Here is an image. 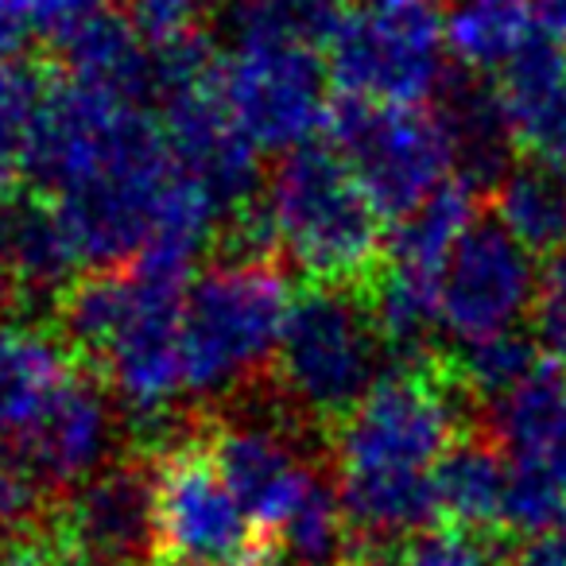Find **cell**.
Returning <instances> with one entry per match:
<instances>
[{
    "label": "cell",
    "instance_id": "7402d4cb",
    "mask_svg": "<svg viewBox=\"0 0 566 566\" xmlns=\"http://www.w3.org/2000/svg\"><path fill=\"white\" fill-rule=\"evenodd\" d=\"M489 213L539 260L555 256L566 244V175L520 159L516 171L489 195Z\"/></svg>",
    "mask_w": 566,
    "mask_h": 566
},
{
    "label": "cell",
    "instance_id": "8d00e7d4",
    "mask_svg": "<svg viewBox=\"0 0 566 566\" xmlns=\"http://www.w3.org/2000/svg\"><path fill=\"white\" fill-rule=\"evenodd\" d=\"M12 318H20V300L12 287L9 264H4V249H0V323H12Z\"/></svg>",
    "mask_w": 566,
    "mask_h": 566
},
{
    "label": "cell",
    "instance_id": "4316f807",
    "mask_svg": "<svg viewBox=\"0 0 566 566\" xmlns=\"http://www.w3.org/2000/svg\"><path fill=\"white\" fill-rule=\"evenodd\" d=\"M51 78L32 59H0V148L24 159L28 136L48 102Z\"/></svg>",
    "mask_w": 566,
    "mask_h": 566
},
{
    "label": "cell",
    "instance_id": "83f0119b",
    "mask_svg": "<svg viewBox=\"0 0 566 566\" xmlns=\"http://www.w3.org/2000/svg\"><path fill=\"white\" fill-rule=\"evenodd\" d=\"M509 125L516 136L520 159L566 175V86L539 97L527 109L509 113Z\"/></svg>",
    "mask_w": 566,
    "mask_h": 566
},
{
    "label": "cell",
    "instance_id": "3957f363",
    "mask_svg": "<svg viewBox=\"0 0 566 566\" xmlns=\"http://www.w3.org/2000/svg\"><path fill=\"white\" fill-rule=\"evenodd\" d=\"M283 256L315 283L365 292L385 268V218L331 140L303 144L275 164L264 187Z\"/></svg>",
    "mask_w": 566,
    "mask_h": 566
},
{
    "label": "cell",
    "instance_id": "5bb4252c",
    "mask_svg": "<svg viewBox=\"0 0 566 566\" xmlns=\"http://www.w3.org/2000/svg\"><path fill=\"white\" fill-rule=\"evenodd\" d=\"M434 113L442 117L450 144H454V175L489 202V195L520 167V148L501 94H496V82L454 71L439 90Z\"/></svg>",
    "mask_w": 566,
    "mask_h": 566
},
{
    "label": "cell",
    "instance_id": "1f68e13d",
    "mask_svg": "<svg viewBox=\"0 0 566 566\" xmlns=\"http://www.w3.org/2000/svg\"><path fill=\"white\" fill-rule=\"evenodd\" d=\"M32 35V0H0V59H20Z\"/></svg>",
    "mask_w": 566,
    "mask_h": 566
},
{
    "label": "cell",
    "instance_id": "8fae6325",
    "mask_svg": "<svg viewBox=\"0 0 566 566\" xmlns=\"http://www.w3.org/2000/svg\"><path fill=\"white\" fill-rule=\"evenodd\" d=\"M9 442L24 458L43 493L59 504L94 473H102L113 458L125 454L117 396L97 373L78 365L43 403L40 416Z\"/></svg>",
    "mask_w": 566,
    "mask_h": 566
},
{
    "label": "cell",
    "instance_id": "30bf717a",
    "mask_svg": "<svg viewBox=\"0 0 566 566\" xmlns=\"http://www.w3.org/2000/svg\"><path fill=\"white\" fill-rule=\"evenodd\" d=\"M71 566H156V462L120 454L55 504Z\"/></svg>",
    "mask_w": 566,
    "mask_h": 566
},
{
    "label": "cell",
    "instance_id": "5b68a950",
    "mask_svg": "<svg viewBox=\"0 0 566 566\" xmlns=\"http://www.w3.org/2000/svg\"><path fill=\"white\" fill-rule=\"evenodd\" d=\"M447 20L434 0H361L346 9L326 71L338 97L427 105L447 86Z\"/></svg>",
    "mask_w": 566,
    "mask_h": 566
},
{
    "label": "cell",
    "instance_id": "4dcf8cb0",
    "mask_svg": "<svg viewBox=\"0 0 566 566\" xmlns=\"http://www.w3.org/2000/svg\"><path fill=\"white\" fill-rule=\"evenodd\" d=\"M113 12V0H32V17H35V35L59 43L66 35H74L82 24Z\"/></svg>",
    "mask_w": 566,
    "mask_h": 566
},
{
    "label": "cell",
    "instance_id": "44dd1931",
    "mask_svg": "<svg viewBox=\"0 0 566 566\" xmlns=\"http://www.w3.org/2000/svg\"><path fill=\"white\" fill-rule=\"evenodd\" d=\"M442 20L447 55L470 74H501L535 40L532 0H454Z\"/></svg>",
    "mask_w": 566,
    "mask_h": 566
},
{
    "label": "cell",
    "instance_id": "277c9868",
    "mask_svg": "<svg viewBox=\"0 0 566 566\" xmlns=\"http://www.w3.org/2000/svg\"><path fill=\"white\" fill-rule=\"evenodd\" d=\"M478 411L450 369V349L427 361L388 365L354 416L331 434L334 473H427L458 434L478 427Z\"/></svg>",
    "mask_w": 566,
    "mask_h": 566
},
{
    "label": "cell",
    "instance_id": "4fadbf2b",
    "mask_svg": "<svg viewBox=\"0 0 566 566\" xmlns=\"http://www.w3.org/2000/svg\"><path fill=\"white\" fill-rule=\"evenodd\" d=\"M0 249L20 300V323L32 326H48L59 300L90 272L59 202L32 190L0 210Z\"/></svg>",
    "mask_w": 566,
    "mask_h": 566
},
{
    "label": "cell",
    "instance_id": "ffe728a7",
    "mask_svg": "<svg viewBox=\"0 0 566 566\" xmlns=\"http://www.w3.org/2000/svg\"><path fill=\"white\" fill-rule=\"evenodd\" d=\"M485 198L465 179L450 175L434 195H427L416 210L396 218L385 233V256L388 264L416 268V272L442 275V264L450 260L454 244L465 237V229L481 218Z\"/></svg>",
    "mask_w": 566,
    "mask_h": 566
},
{
    "label": "cell",
    "instance_id": "e0dca14e",
    "mask_svg": "<svg viewBox=\"0 0 566 566\" xmlns=\"http://www.w3.org/2000/svg\"><path fill=\"white\" fill-rule=\"evenodd\" d=\"M509 470V454L481 427L462 431L431 465L439 516L462 527H496L501 532Z\"/></svg>",
    "mask_w": 566,
    "mask_h": 566
},
{
    "label": "cell",
    "instance_id": "e575fe53",
    "mask_svg": "<svg viewBox=\"0 0 566 566\" xmlns=\"http://www.w3.org/2000/svg\"><path fill=\"white\" fill-rule=\"evenodd\" d=\"M20 179H24V159L0 148V210L20 195Z\"/></svg>",
    "mask_w": 566,
    "mask_h": 566
},
{
    "label": "cell",
    "instance_id": "836d02e7",
    "mask_svg": "<svg viewBox=\"0 0 566 566\" xmlns=\"http://www.w3.org/2000/svg\"><path fill=\"white\" fill-rule=\"evenodd\" d=\"M535 4V24L547 40L566 48V0H532Z\"/></svg>",
    "mask_w": 566,
    "mask_h": 566
},
{
    "label": "cell",
    "instance_id": "f546056e",
    "mask_svg": "<svg viewBox=\"0 0 566 566\" xmlns=\"http://www.w3.org/2000/svg\"><path fill=\"white\" fill-rule=\"evenodd\" d=\"M532 338L539 342L547 361L566 369V252H555L543 264L532 303Z\"/></svg>",
    "mask_w": 566,
    "mask_h": 566
},
{
    "label": "cell",
    "instance_id": "d6a6232c",
    "mask_svg": "<svg viewBox=\"0 0 566 566\" xmlns=\"http://www.w3.org/2000/svg\"><path fill=\"white\" fill-rule=\"evenodd\" d=\"M509 566H566V532L527 535L512 547Z\"/></svg>",
    "mask_w": 566,
    "mask_h": 566
},
{
    "label": "cell",
    "instance_id": "7a4b0ae2",
    "mask_svg": "<svg viewBox=\"0 0 566 566\" xmlns=\"http://www.w3.org/2000/svg\"><path fill=\"white\" fill-rule=\"evenodd\" d=\"M388 369V349L357 287L303 280L283 323L272 396L300 431L331 447Z\"/></svg>",
    "mask_w": 566,
    "mask_h": 566
},
{
    "label": "cell",
    "instance_id": "ac0fdd59",
    "mask_svg": "<svg viewBox=\"0 0 566 566\" xmlns=\"http://www.w3.org/2000/svg\"><path fill=\"white\" fill-rule=\"evenodd\" d=\"M59 59L66 66V78L113 90L136 105H148L156 97L151 48L136 35L125 12H105V17L82 24L78 32L59 43Z\"/></svg>",
    "mask_w": 566,
    "mask_h": 566
},
{
    "label": "cell",
    "instance_id": "d4e9b609",
    "mask_svg": "<svg viewBox=\"0 0 566 566\" xmlns=\"http://www.w3.org/2000/svg\"><path fill=\"white\" fill-rule=\"evenodd\" d=\"M566 520V485L551 470L547 458H520L509 470V489H504L501 532L504 535H543L555 532V524Z\"/></svg>",
    "mask_w": 566,
    "mask_h": 566
},
{
    "label": "cell",
    "instance_id": "7c38bea8",
    "mask_svg": "<svg viewBox=\"0 0 566 566\" xmlns=\"http://www.w3.org/2000/svg\"><path fill=\"white\" fill-rule=\"evenodd\" d=\"M159 125L167 133L175 164L210 190L221 218L264 195L268 182L256 144L241 133L213 86L167 97L159 105Z\"/></svg>",
    "mask_w": 566,
    "mask_h": 566
},
{
    "label": "cell",
    "instance_id": "ba28073f",
    "mask_svg": "<svg viewBox=\"0 0 566 566\" xmlns=\"http://www.w3.org/2000/svg\"><path fill=\"white\" fill-rule=\"evenodd\" d=\"M268 543L206 454L202 431L156 462V566H252Z\"/></svg>",
    "mask_w": 566,
    "mask_h": 566
},
{
    "label": "cell",
    "instance_id": "603a6c76",
    "mask_svg": "<svg viewBox=\"0 0 566 566\" xmlns=\"http://www.w3.org/2000/svg\"><path fill=\"white\" fill-rule=\"evenodd\" d=\"M268 547L287 555L295 566H338L354 551L346 512H342L338 473H334L331 458L315 465L307 489L283 516V524L275 527Z\"/></svg>",
    "mask_w": 566,
    "mask_h": 566
},
{
    "label": "cell",
    "instance_id": "8992f818",
    "mask_svg": "<svg viewBox=\"0 0 566 566\" xmlns=\"http://www.w3.org/2000/svg\"><path fill=\"white\" fill-rule=\"evenodd\" d=\"M326 136L361 179L369 202L392 226L454 175V144L427 105H373L334 97Z\"/></svg>",
    "mask_w": 566,
    "mask_h": 566
},
{
    "label": "cell",
    "instance_id": "2e32d148",
    "mask_svg": "<svg viewBox=\"0 0 566 566\" xmlns=\"http://www.w3.org/2000/svg\"><path fill=\"white\" fill-rule=\"evenodd\" d=\"M74 369L78 361L48 326L0 323V439H17Z\"/></svg>",
    "mask_w": 566,
    "mask_h": 566
},
{
    "label": "cell",
    "instance_id": "cb8c5ba5",
    "mask_svg": "<svg viewBox=\"0 0 566 566\" xmlns=\"http://www.w3.org/2000/svg\"><path fill=\"white\" fill-rule=\"evenodd\" d=\"M543 365V349L532 334L504 331L481 342H462L450 349V369L478 408L509 396Z\"/></svg>",
    "mask_w": 566,
    "mask_h": 566
},
{
    "label": "cell",
    "instance_id": "d6986e66",
    "mask_svg": "<svg viewBox=\"0 0 566 566\" xmlns=\"http://www.w3.org/2000/svg\"><path fill=\"white\" fill-rule=\"evenodd\" d=\"M478 427L512 458H547L566 439V369L543 365L509 396L478 411Z\"/></svg>",
    "mask_w": 566,
    "mask_h": 566
},
{
    "label": "cell",
    "instance_id": "d590c367",
    "mask_svg": "<svg viewBox=\"0 0 566 566\" xmlns=\"http://www.w3.org/2000/svg\"><path fill=\"white\" fill-rule=\"evenodd\" d=\"M338 566H403L396 547H354Z\"/></svg>",
    "mask_w": 566,
    "mask_h": 566
},
{
    "label": "cell",
    "instance_id": "9c48e42d",
    "mask_svg": "<svg viewBox=\"0 0 566 566\" xmlns=\"http://www.w3.org/2000/svg\"><path fill=\"white\" fill-rule=\"evenodd\" d=\"M543 264L493 213H481L442 264V331L462 346L516 331L532 315Z\"/></svg>",
    "mask_w": 566,
    "mask_h": 566
},
{
    "label": "cell",
    "instance_id": "6da1fadb",
    "mask_svg": "<svg viewBox=\"0 0 566 566\" xmlns=\"http://www.w3.org/2000/svg\"><path fill=\"white\" fill-rule=\"evenodd\" d=\"M283 264H210L182 303V385L198 411H221L272 385L292 307Z\"/></svg>",
    "mask_w": 566,
    "mask_h": 566
},
{
    "label": "cell",
    "instance_id": "74e56055",
    "mask_svg": "<svg viewBox=\"0 0 566 566\" xmlns=\"http://www.w3.org/2000/svg\"><path fill=\"white\" fill-rule=\"evenodd\" d=\"M252 566H295V563H292L287 555H280L275 547H264V551L256 555V563H252Z\"/></svg>",
    "mask_w": 566,
    "mask_h": 566
},
{
    "label": "cell",
    "instance_id": "484cf974",
    "mask_svg": "<svg viewBox=\"0 0 566 566\" xmlns=\"http://www.w3.org/2000/svg\"><path fill=\"white\" fill-rule=\"evenodd\" d=\"M403 566H509L512 543L496 527L439 524L400 547Z\"/></svg>",
    "mask_w": 566,
    "mask_h": 566
},
{
    "label": "cell",
    "instance_id": "9a60e30c",
    "mask_svg": "<svg viewBox=\"0 0 566 566\" xmlns=\"http://www.w3.org/2000/svg\"><path fill=\"white\" fill-rule=\"evenodd\" d=\"M338 493L354 547L400 551L439 520L431 473H357L338 478Z\"/></svg>",
    "mask_w": 566,
    "mask_h": 566
},
{
    "label": "cell",
    "instance_id": "52a82bcc",
    "mask_svg": "<svg viewBox=\"0 0 566 566\" xmlns=\"http://www.w3.org/2000/svg\"><path fill=\"white\" fill-rule=\"evenodd\" d=\"M156 113L113 90L78 78L51 82L48 102L24 148V182L32 195L66 198L109 171Z\"/></svg>",
    "mask_w": 566,
    "mask_h": 566
},
{
    "label": "cell",
    "instance_id": "f1b7e54d",
    "mask_svg": "<svg viewBox=\"0 0 566 566\" xmlns=\"http://www.w3.org/2000/svg\"><path fill=\"white\" fill-rule=\"evenodd\" d=\"M213 0H125V17L148 48H167L182 35L202 32Z\"/></svg>",
    "mask_w": 566,
    "mask_h": 566
}]
</instances>
